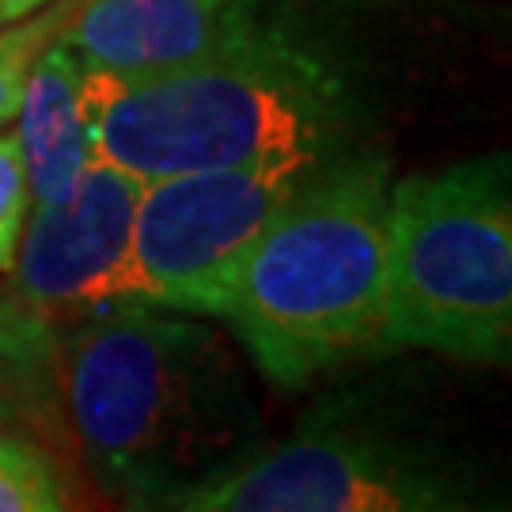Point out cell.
<instances>
[{
    "instance_id": "obj_10",
    "label": "cell",
    "mask_w": 512,
    "mask_h": 512,
    "mask_svg": "<svg viewBox=\"0 0 512 512\" xmlns=\"http://www.w3.org/2000/svg\"><path fill=\"white\" fill-rule=\"evenodd\" d=\"M57 346L61 330L38 319L12 285L0 281V429L12 421H35L46 429V414L61 410L57 384Z\"/></svg>"
},
{
    "instance_id": "obj_12",
    "label": "cell",
    "mask_w": 512,
    "mask_h": 512,
    "mask_svg": "<svg viewBox=\"0 0 512 512\" xmlns=\"http://www.w3.org/2000/svg\"><path fill=\"white\" fill-rule=\"evenodd\" d=\"M57 27H61V4L35 12V16H23V23L16 19V27L0 31V126L19 114L31 65L57 38Z\"/></svg>"
},
{
    "instance_id": "obj_7",
    "label": "cell",
    "mask_w": 512,
    "mask_h": 512,
    "mask_svg": "<svg viewBox=\"0 0 512 512\" xmlns=\"http://www.w3.org/2000/svg\"><path fill=\"white\" fill-rule=\"evenodd\" d=\"M141 186L137 175L92 156L69 198L35 205L8 285L54 330L114 304Z\"/></svg>"
},
{
    "instance_id": "obj_5",
    "label": "cell",
    "mask_w": 512,
    "mask_h": 512,
    "mask_svg": "<svg viewBox=\"0 0 512 512\" xmlns=\"http://www.w3.org/2000/svg\"><path fill=\"white\" fill-rule=\"evenodd\" d=\"M319 164L327 160L281 156L145 183L114 304L220 315L243 255Z\"/></svg>"
},
{
    "instance_id": "obj_8",
    "label": "cell",
    "mask_w": 512,
    "mask_h": 512,
    "mask_svg": "<svg viewBox=\"0 0 512 512\" xmlns=\"http://www.w3.org/2000/svg\"><path fill=\"white\" fill-rule=\"evenodd\" d=\"M57 38L80 69L152 76L217 50L236 27L228 0H57Z\"/></svg>"
},
{
    "instance_id": "obj_3",
    "label": "cell",
    "mask_w": 512,
    "mask_h": 512,
    "mask_svg": "<svg viewBox=\"0 0 512 512\" xmlns=\"http://www.w3.org/2000/svg\"><path fill=\"white\" fill-rule=\"evenodd\" d=\"M391 167L334 156L277 209L228 285L220 319L281 391L380 349Z\"/></svg>"
},
{
    "instance_id": "obj_13",
    "label": "cell",
    "mask_w": 512,
    "mask_h": 512,
    "mask_svg": "<svg viewBox=\"0 0 512 512\" xmlns=\"http://www.w3.org/2000/svg\"><path fill=\"white\" fill-rule=\"evenodd\" d=\"M27 205H31V186H27L19 137L0 133V274H8L16 262L19 236L27 224Z\"/></svg>"
},
{
    "instance_id": "obj_6",
    "label": "cell",
    "mask_w": 512,
    "mask_h": 512,
    "mask_svg": "<svg viewBox=\"0 0 512 512\" xmlns=\"http://www.w3.org/2000/svg\"><path fill=\"white\" fill-rule=\"evenodd\" d=\"M471 478L365 425H308L247 452L171 501L186 512H463L486 509Z\"/></svg>"
},
{
    "instance_id": "obj_2",
    "label": "cell",
    "mask_w": 512,
    "mask_h": 512,
    "mask_svg": "<svg viewBox=\"0 0 512 512\" xmlns=\"http://www.w3.org/2000/svg\"><path fill=\"white\" fill-rule=\"evenodd\" d=\"M80 110L95 156L141 183L281 156L330 160L349 137L342 84L243 19L217 50L167 73L80 69Z\"/></svg>"
},
{
    "instance_id": "obj_1",
    "label": "cell",
    "mask_w": 512,
    "mask_h": 512,
    "mask_svg": "<svg viewBox=\"0 0 512 512\" xmlns=\"http://www.w3.org/2000/svg\"><path fill=\"white\" fill-rule=\"evenodd\" d=\"M57 384L92 475L133 509H171L262 444L232 353L183 311H92L61 330Z\"/></svg>"
},
{
    "instance_id": "obj_4",
    "label": "cell",
    "mask_w": 512,
    "mask_h": 512,
    "mask_svg": "<svg viewBox=\"0 0 512 512\" xmlns=\"http://www.w3.org/2000/svg\"><path fill=\"white\" fill-rule=\"evenodd\" d=\"M380 349L512 368V152L391 186Z\"/></svg>"
},
{
    "instance_id": "obj_11",
    "label": "cell",
    "mask_w": 512,
    "mask_h": 512,
    "mask_svg": "<svg viewBox=\"0 0 512 512\" xmlns=\"http://www.w3.org/2000/svg\"><path fill=\"white\" fill-rule=\"evenodd\" d=\"M73 497L50 444L0 429V512H57Z\"/></svg>"
},
{
    "instance_id": "obj_14",
    "label": "cell",
    "mask_w": 512,
    "mask_h": 512,
    "mask_svg": "<svg viewBox=\"0 0 512 512\" xmlns=\"http://www.w3.org/2000/svg\"><path fill=\"white\" fill-rule=\"evenodd\" d=\"M50 0H0V23H16V19L31 16L38 8H46Z\"/></svg>"
},
{
    "instance_id": "obj_9",
    "label": "cell",
    "mask_w": 512,
    "mask_h": 512,
    "mask_svg": "<svg viewBox=\"0 0 512 512\" xmlns=\"http://www.w3.org/2000/svg\"><path fill=\"white\" fill-rule=\"evenodd\" d=\"M19 148L31 202L50 205L73 194L95 148L80 110V61L61 42H50L31 65L19 103Z\"/></svg>"
}]
</instances>
